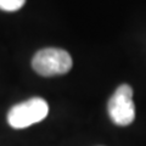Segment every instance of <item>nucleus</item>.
I'll use <instances>...</instances> for the list:
<instances>
[{
	"instance_id": "2",
	"label": "nucleus",
	"mask_w": 146,
	"mask_h": 146,
	"mask_svg": "<svg viewBox=\"0 0 146 146\" xmlns=\"http://www.w3.org/2000/svg\"><path fill=\"white\" fill-rule=\"evenodd\" d=\"M49 113V105L42 98H32L15 105L7 113V122L15 129H23L43 121Z\"/></svg>"
},
{
	"instance_id": "4",
	"label": "nucleus",
	"mask_w": 146,
	"mask_h": 146,
	"mask_svg": "<svg viewBox=\"0 0 146 146\" xmlns=\"http://www.w3.org/2000/svg\"><path fill=\"white\" fill-rule=\"evenodd\" d=\"M25 3L26 0H0V9L4 11H17Z\"/></svg>"
},
{
	"instance_id": "1",
	"label": "nucleus",
	"mask_w": 146,
	"mask_h": 146,
	"mask_svg": "<svg viewBox=\"0 0 146 146\" xmlns=\"http://www.w3.org/2000/svg\"><path fill=\"white\" fill-rule=\"evenodd\" d=\"M32 67L43 77L65 74L72 68V57L66 50L62 49H42L34 55Z\"/></svg>"
},
{
	"instance_id": "3",
	"label": "nucleus",
	"mask_w": 146,
	"mask_h": 146,
	"mask_svg": "<svg viewBox=\"0 0 146 146\" xmlns=\"http://www.w3.org/2000/svg\"><path fill=\"white\" fill-rule=\"evenodd\" d=\"M108 115L117 125L125 127L133 123L135 118V106L133 102V89L128 84L118 86L108 101Z\"/></svg>"
}]
</instances>
